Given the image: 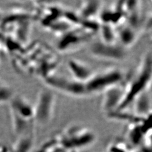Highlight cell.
I'll use <instances>...</instances> for the list:
<instances>
[{
  "label": "cell",
  "mask_w": 152,
  "mask_h": 152,
  "mask_svg": "<svg viewBox=\"0 0 152 152\" xmlns=\"http://www.w3.org/2000/svg\"><path fill=\"white\" fill-rule=\"evenodd\" d=\"M102 41L109 44L116 43L115 39L117 37V34L113 30L112 27H110L108 25H105L102 29Z\"/></svg>",
  "instance_id": "obj_12"
},
{
  "label": "cell",
  "mask_w": 152,
  "mask_h": 152,
  "mask_svg": "<svg viewBox=\"0 0 152 152\" xmlns=\"http://www.w3.org/2000/svg\"><path fill=\"white\" fill-rule=\"evenodd\" d=\"M151 89L147 90L134 99L132 104L134 105L135 114L137 117L144 119L151 114L152 98Z\"/></svg>",
  "instance_id": "obj_9"
},
{
  "label": "cell",
  "mask_w": 152,
  "mask_h": 152,
  "mask_svg": "<svg viewBox=\"0 0 152 152\" xmlns=\"http://www.w3.org/2000/svg\"><path fill=\"white\" fill-rule=\"evenodd\" d=\"M90 53L99 59L117 61L125 59L127 56L126 48L116 43L109 44L102 40L93 42L90 47Z\"/></svg>",
  "instance_id": "obj_6"
},
{
  "label": "cell",
  "mask_w": 152,
  "mask_h": 152,
  "mask_svg": "<svg viewBox=\"0 0 152 152\" xmlns=\"http://www.w3.org/2000/svg\"><path fill=\"white\" fill-rule=\"evenodd\" d=\"M151 85L152 55L149 52L144 56L134 73L129 78L126 77L124 81L125 98L118 110H125L139 94L151 89Z\"/></svg>",
  "instance_id": "obj_1"
},
{
  "label": "cell",
  "mask_w": 152,
  "mask_h": 152,
  "mask_svg": "<svg viewBox=\"0 0 152 152\" xmlns=\"http://www.w3.org/2000/svg\"><path fill=\"white\" fill-rule=\"evenodd\" d=\"M126 77L124 71L116 68L95 73L91 79L85 83L87 94H102L109 88L123 83Z\"/></svg>",
  "instance_id": "obj_2"
},
{
  "label": "cell",
  "mask_w": 152,
  "mask_h": 152,
  "mask_svg": "<svg viewBox=\"0 0 152 152\" xmlns=\"http://www.w3.org/2000/svg\"><path fill=\"white\" fill-rule=\"evenodd\" d=\"M67 68L71 77L76 81L83 83H87L95 73L86 63L76 59L68 60Z\"/></svg>",
  "instance_id": "obj_8"
},
{
  "label": "cell",
  "mask_w": 152,
  "mask_h": 152,
  "mask_svg": "<svg viewBox=\"0 0 152 152\" xmlns=\"http://www.w3.org/2000/svg\"><path fill=\"white\" fill-rule=\"evenodd\" d=\"M82 5L80 15L85 17V19H91L92 16H96L98 9L100 7V2L98 1H86Z\"/></svg>",
  "instance_id": "obj_11"
},
{
  "label": "cell",
  "mask_w": 152,
  "mask_h": 152,
  "mask_svg": "<svg viewBox=\"0 0 152 152\" xmlns=\"http://www.w3.org/2000/svg\"><path fill=\"white\" fill-rule=\"evenodd\" d=\"M131 28V27H124L118 34L121 45L126 49L134 44L136 39L135 32Z\"/></svg>",
  "instance_id": "obj_10"
},
{
  "label": "cell",
  "mask_w": 152,
  "mask_h": 152,
  "mask_svg": "<svg viewBox=\"0 0 152 152\" xmlns=\"http://www.w3.org/2000/svg\"><path fill=\"white\" fill-rule=\"evenodd\" d=\"M11 109L14 126L19 133H25L32 129L35 124L34 107L27 100L21 97L14 99Z\"/></svg>",
  "instance_id": "obj_3"
},
{
  "label": "cell",
  "mask_w": 152,
  "mask_h": 152,
  "mask_svg": "<svg viewBox=\"0 0 152 152\" xmlns=\"http://www.w3.org/2000/svg\"><path fill=\"white\" fill-rule=\"evenodd\" d=\"M102 99L101 107L107 114L118 110L125 98L124 82L104 91Z\"/></svg>",
  "instance_id": "obj_7"
},
{
  "label": "cell",
  "mask_w": 152,
  "mask_h": 152,
  "mask_svg": "<svg viewBox=\"0 0 152 152\" xmlns=\"http://www.w3.org/2000/svg\"><path fill=\"white\" fill-rule=\"evenodd\" d=\"M45 82L50 88L76 97L87 95L85 83L77 81L72 77L53 73L45 79Z\"/></svg>",
  "instance_id": "obj_4"
},
{
  "label": "cell",
  "mask_w": 152,
  "mask_h": 152,
  "mask_svg": "<svg viewBox=\"0 0 152 152\" xmlns=\"http://www.w3.org/2000/svg\"><path fill=\"white\" fill-rule=\"evenodd\" d=\"M56 98L51 90H42L38 94L34 107L35 122L41 125L48 124L54 113Z\"/></svg>",
  "instance_id": "obj_5"
}]
</instances>
